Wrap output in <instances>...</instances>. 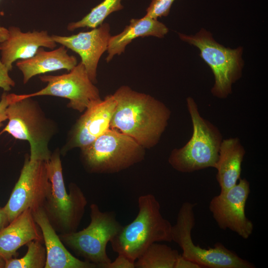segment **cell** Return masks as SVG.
Segmentation results:
<instances>
[{
    "instance_id": "6da1fadb",
    "label": "cell",
    "mask_w": 268,
    "mask_h": 268,
    "mask_svg": "<svg viewBox=\"0 0 268 268\" xmlns=\"http://www.w3.org/2000/svg\"><path fill=\"white\" fill-rule=\"evenodd\" d=\"M113 95L116 106L110 128L132 137L144 148L155 146L167 126L171 115L168 107L128 86H121Z\"/></svg>"
},
{
    "instance_id": "7a4b0ae2",
    "label": "cell",
    "mask_w": 268,
    "mask_h": 268,
    "mask_svg": "<svg viewBox=\"0 0 268 268\" xmlns=\"http://www.w3.org/2000/svg\"><path fill=\"white\" fill-rule=\"evenodd\" d=\"M135 218L110 242L114 252L135 261L154 243L171 242L172 225L163 217L155 197L147 194L139 197Z\"/></svg>"
},
{
    "instance_id": "3957f363",
    "label": "cell",
    "mask_w": 268,
    "mask_h": 268,
    "mask_svg": "<svg viewBox=\"0 0 268 268\" xmlns=\"http://www.w3.org/2000/svg\"><path fill=\"white\" fill-rule=\"evenodd\" d=\"M49 187L43 204L49 221L59 234L77 231L87 204L82 190L75 184L69 185L67 193L64 183L59 150L46 161Z\"/></svg>"
},
{
    "instance_id": "277c9868",
    "label": "cell",
    "mask_w": 268,
    "mask_h": 268,
    "mask_svg": "<svg viewBox=\"0 0 268 268\" xmlns=\"http://www.w3.org/2000/svg\"><path fill=\"white\" fill-rule=\"evenodd\" d=\"M186 103L192 123V135L184 146L172 151L169 163L182 173L215 168L222 135L216 126L201 115L192 97H188Z\"/></svg>"
},
{
    "instance_id": "5b68a950",
    "label": "cell",
    "mask_w": 268,
    "mask_h": 268,
    "mask_svg": "<svg viewBox=\"0 0 268 268\" xmlns=\"http://www.w3.org/2000/svg\"><path fill=\"white\" fill-rule=\"evenodd\" d=\"M6 114L8 122L2 132L29 143L30 160L48 161L52 154L48 143L54 134L55 127L38 103L25 94H13Z\"/></svg>"
},
{
    "instance_id": "8992f818",
    "label": "cell",
    "mask_w": 268,
    "mask_h": 268,
    "mask_svg": "<svg viewBox=\"0 0 268 268\" xmlns=\"http://www.w3.org/2000/svg\"><path fill=\"white\" fill-rule=\"evenodd\" d=\"M81 150L83 164L91 173L118 172L141 161L144 148L134 139L109 129Z\"/></svg>"
},
{
    "instance_id": "52a82bcc",
    "label": "cell",
    "mask_w": 268,
    "mask_h": 268,
    "mask_svg": "<svg viewBox=\"0 0 268 268\" xmlns=\"http://www.w3.org/2000/svg\"><path fill=\"white\" fill-rule=\"evenodd\" d=\"M90 222L83 229L59 234L65 246L84 261L105 268L112 262L106 247L108 242L120 231L122 225L114 211H102L94 203L90 206Z\"/></svg>"
},
{
    "instance_id": "ba28073f",
    "label": "cell",
    "mask_w": 268,
    "mask_h": 268,
    "mask_svg": "<svg viewBox=\"0 0 268 268\" xmlns=\"http://www.w3.org/2000/svg\"><path fill=\"white\" fill-rule=\"evenodd\" d=\"M179 36L183 41L199 49L200 57L211 68L214 77L211 89L212 95L218 98H226L232 93V84L242 74L243 48L225 47L203 28L195 35L179 33Z\"/></svg>"
},
{
    "instance_id": "9c48e42d",
    "label": "cell",
    "mask_w": 268,
    "mask_h": 268,
    "mask_svg": "<svg viewBox=\"0 0 268 268\" xmlns=\"http://www.w3.org/2000/svg\"><path fill=\"white\" fill-rule=\"evenodd\" d=\"M195 204L186 201L178 213L176 222L172 225V240L181 248V255L201 268H254L251 262L239 257L220 243L212 248H201L196 245L192 238V230L195 224Z\"/></svg>"
},
{
    "instance_id": "30bf717a",
    "label": "cell",
    "mask_w": 268,
    "mask_h": 268,
    "mask_svg": "<svg viewBox=\"0 0 268 268\" xmlns=\"http://www.w3.org/2000/svg\"><path fill=\"white\" fill-rule=\"evenodd\" d=\"M50 182L46 162L25 158L19 177L2 207L10 223L24 210L43 207Z\"/></svg>"
},
{
    "instance_id": "8fae6325",
    "label": "cell",
    "mask_w": 268,
    "mask_h": 268,
    "mask_svg": "<svg viewBox=\"0 0 268 268\" xmlns=\"http://www.w3.org/2000/svg\"><path fill=\"white\" fill-rule=\"evenodd\" d=\"M41 80L47 86L27 97L50 95L68 99L67 107L82 112L101 100L98 88L90 80L80 62L67 73L60 75H42Z\"/></svg>"
},
{
    "instance_id": "7c38bea8",
    "label": "cell",
    "mask_w": 268,
    "mask_h": 268,
    "mask_svg": "<svg viewBox=\"0 0 268 268\" xmlns=\"http://www.w3.org/2000/svg\"><path fill=\"white\" fill-rule=\"evenodd\" d=\"M250 193L249 181L240 178L235 185L214 196L209 204V210L218 227L230 229L244 239L249 238L254 230L253 223L245 213Z\"/></svg>"
},
{
    "instance_id": "4fadbf2b",
    "label": "cell",
    "mask_w": 268,
    "mask_h": 268,
    "mask_svg": "<svg viewBox=\"0 0 268 268\" xmlns=\"http://www.w3.org/2000/svg\"><path fill=\"white\" fill-rule=\"evenodd\" d=\"M42 47L51 49L56 47L47 31L23 32L16 27L0 26V62L8 71L14 62L32 57Z\"/></svg>"
},
{
    "instance_id": "5bb4252c",
    "label": "cell",
    "mask_w": 268,
    "mask_h": 268,
    "mask_svg": "<svg viewBox=\"0 0 268 268\" xmlns=\"http://www.w3.org/2000/svg\"><path fill=\"white\" fill-rule=\"evenodd\" d=\"M110 26L103 23L91 31L81 32L70 36H51L53 40L78 54L87 74L94 83L96 82L98 64L107 50L111 37Z\"/></svg>"
},
{
    "instance_id": "9a60e30c",
    "label": "cell",
    "mask_w": 268,
    "mask_h": 268,
    "mask_svg": "<svg viewBox=\"0 0 268 268\" xmlns=\"http://www.w3.org/2000/svg\"><path fill=\"white\" fill-rule=\"evenodd\" d=\"M116 106L113 95H109L87 108L72 131L68 148L82 149L110 129Z\"/></svg>"
},
{
    "instance_id": "2e32d148",
    "label": "cell",
    "mask_w": 268,
    "mask_h": 268,
    "mask_svg": "<svg viewBox=\"0 0 268 268\" xmlns=\"http://www.w3.org/2000/svg\"><path fill=\"white\" fill-rule=\"evenodd\" d=\"M34 219L41 231L45 245L47 260L45 268H96L97 266L73 256L66 248L54 229L43 207L32 211Z\"/></svg>"
},
{
    "instance_id": "e0dca14e",
    "label": "cell",
    "mask_w": 268,
    "mask_h": 268,
    "mask_svg": "<svg viewBox=\"0 0 268 268\" xmlns=\"http://www.w3.org/2000/svg\"><path fill=\"white\" fill-rule=\"evenodd\" d=\"M31 209H27L0 231V257L5 261L14 258L17 251L33 240L43 241L40 229Z\"/></svg>"
},
{
    "instance_id": "ac0fdd59",
    "label": "cell",
    "mask_w": 268,
    "mask_h": 268,
    "mask_svg": "<svg viewBox=\"0 0 268 268\" xmlns=\"http://www.w3.org/2000/svg\"><path fill=\"white\" fill-rule=\"evenodd\" d=\"M77 65L76 58L69 55L64 46L50 51L40 47L32 57L16 64L23 73L24 83L37 74L62 69L70 71Z\"/></svg>"
},
{
    "instance_id": "d6986e66",
    "label": "cell",
    "mask_w": 268,
    "mask_h": 268,
    "mask_svg": "<svg viewBox=\"0 0 268 268\" xmlns=\"http://www.w3.org/2000/svg\"><path fill=\"white\" fill-rule=\"evenodd\" d=\"M245 149L238 137L223 139L215 168L220 192L235 185L240 178Z\"/></svg>"
},
{
    "instance_id": "ffe728a7",
    "label": "cell",
    "mask_w": 268,
    "mask_h": 268,
    "mask_svg": "<svg viewBox=\"0 0 268 268\" xmlns=\"http://www.w3.org/2000/svg\"><path fill=\"white\" fill-rule=\"evenodd\" d=\"M168 31L167 26L157 19L146 16L133 18L122 32L110 37L106 60L109 62L115 55L124 53L126 46L136 38L152 36L162 38Z\"/></svg>"
},
{
    "instance_id": "44dd1931",
    "label": "cell",
    "mask_w": 268,
    "mask_h": 268,
    "mask_svg": "<svg viewBox=\"0 0 268 268\" xmlns=\"http://www.w3.org/2000/svg\"><path fill=\"white\" fill-rule=\"evenodd\" d=\"M180 255L167 245L154 243L135 261V268H175Z\"/></svg>"
},
{
    "instance_id": "7402d4cb",
    "label": "cell",
    "mask_w": 268,
    "mask_h": 268,
    "mask_svg": "<svg viewBox=\"0 0 268 268\" xmlns=\"http://www.w3.org/2000/svg\"><path fill=\"white\" fill-rule=\"evenodd\" d=\"M122 0H104L92 9L91 11L80 20L68 24L67 29L73 31L83 27L95 28L103 23L104 20L111 13L123 8L121 3Z\"/></svg>"
},
{
    "instance_id": "603a6c76",
    "label": "cell",
    "mask_w": 268,
    "mask_h": 268,
    "mask_svg": "<svg viewBox=\"0 0 268 268\" xmlns=\"http://www.w3.org/2000/svg\"><path fill=\"white\" fill-rule=\"evenodd\" d=\"M42 242L33 240L28 243L25 255L20 258H13L6 260L4 268H45L47 254Z\"/></svg>"
},
{
    "instance_id": "cb8c5ba5",
    "label": "cell",
    "mask_w": 268,
    "mask_h": 268,
    "mask_svg": "<svg viewBox=\"0 0 268 268\" xmlns=\"http://www.w3.org/2000/svg\"><path fill=\"white\" fill-rule=\"evenodd\" d=\"M174 1L175 0H152L147 8L145 16L155 19L167 16Z\"/></svg>"
},
{
    "instance_id": "d4e9b609",
    "label": "cell",
    "mask_w": 268,
    "mask_h": 268,
    "mask_svg": "<svg viewBox=\"0 0 268 268\" xmlns=\"http://www.w3.org/2000/svg\"><path fill=\"white\" fill-rule=\"evenodd\" d=\"M105 268H135V266L134 262L126 256L118 254L114 261L107 264Z\"/></svg>"
},
{
    "instance_id": "484cf974",
    "label": "cell",
    "mask_w": 268,
    "mask_h": 268,
    "mask_svg": "<svg viewBox=\"0 0 268 268\" xmlns=\"http://www.w3.org/2000/svg\"><path fill=\"white\" fill-rule=\"evenodd\" d=\"M13 94L3 93L0 101V127L2 125L4 121L7 120L6 109L12 100Z\"/></svg>"
},
{
    "instance_id": "4316f807",
    "label": "cell",
    "mask_w": 268,
    "mask_h": 268,
    "mask_svg": "<svg viewBox=\"0 0 268 268\" xmlns=\"http://www.w3.org/2000/svg\"><path fill=\"white\" fill-rule=\"evenodd\" d=\"M175 268H201L196 263L179 256L176 262Z\"/></svg>"
},
{
    "instance_id": "83f0119b",
    "label": "cell",
    "mask_w": 268,
    "mask_h": 268,
    "mask_svg": "<svg viewBox=\"0 0 268 268\" xmlns=\"http://www.w3.org/2000/svg\"><path fill=\"white\" fill-rule=\"evenodd\" d=\"M9 223L6 215L2 207H0V231Z\"/></svg>"
},
{
    "instance_id": "f1b7e54d",
    "label": "cell",
    "mask_w": 268,
    "mask_h": 268,
    "mask_svg": "<svg viewBox=\"0 0 268 268\" xmlns=\"http://www.w3.org/2000/svg\"><path fill=\"white\" fill-rule=\"evenodd\" d=\"M5 261L0 257V268H4Z\"/></svg>"
},
{
    "instance_id": "f546056e",
    "label": "cell",
    "mask_w": 268,
    "mask_h": 268,
    "mask_svg": "<svg viewBox=\"0 0 268 268\" xmlns=\"http://www.w3.org/2000/svg\"></svg>"
}]
</instances>
